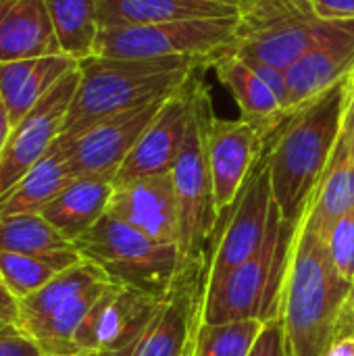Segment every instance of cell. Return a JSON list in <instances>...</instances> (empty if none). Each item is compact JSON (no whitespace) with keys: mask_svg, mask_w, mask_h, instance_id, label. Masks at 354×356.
Instances as JSON below:
<instances>
[{"mask_svg":"<svg viewBox=\"0 0 354 356\" xmlns=\"http://www.w3.org/2000/svg\"><path fill=\"white\" fill-rule=\"evenodd\" d=\"M238 8L211 0H98V27H134L184 19L236 15Z\"/></svg>","mask_w":354,"mask_h":356,"instance_id":"22","label":"cell"},{"mask_svg":"<svg viewBox=\"0 0 354 356\" xmlns=\"http://www.w3.org/2000/svg\"><path fill=\"white\" fill-rule=\"evenodd\" d=\"M273 204L275 200L271 188L269 159L263 146V152L242 190L238 192L236 200L219 217V229L211 250L207 288L225 280L236 267H240L259 250L269 227Z\"/></svg>","mask_w":354,"mask_h":356,"instance_id":"9","label":"cell"},{"mask_svg":"<svg viewBox=\"0 0 354 356\" xmlns=\"http://www.w3.org/2000/svg\"><path fill=\"white\" fill-rule=\"evenodd\" d=\"M19 319H21L19 298L0 280V327H6V325L19 327Z\"/></svg>","mask_w":354,"mask_h":356,"instance_id":"36","label":"cell"},{"mask_svg":"<svg viewBox=\"0 0 354 356\" xmlns=\"http://www.w3.org/2000/svg\"><path fill=\"white\" fill-rule=\"evenodd\" d=\"M311 6L321 21L354 19V0H311Z\"/></svg>","mask_w":354,"mask_h":356,"instance_id":"35","label":"cell"},{"mask_svg":"<svg viewBox=\"0 0 354 356\" xmlns=\"http://www.w3.org/2000/svg\"><path fill=\"white\" fill-rule=\"evenodd\" d=\"M351 211H354V106L348 98L342 131L305 219L319 236L328 238L336 221Z\"/></svg>","mask_w":354,"mask_h":356,"instance_id":"18","label":"cell"},{"mask_svg":"<svg viewBox=\"0 0 354 356\" xmlns=\"http://www.w3.org/2000/svg\"><path fill=\"white\" fill-rule=\"evenodd\" d=\"M167 98L102 119L73 138L58 136V142L65 146L73 175L115 179L119 167L129 156L136 142Z\"/></svg>","mask_w":354,"mask_h":356,"instance_id":"13","label":"cell"},{"mask_svg":"<svg viewBox=\"0 0 354 356\" xmlns=\"http://www.w3.org/2000/svg\"><path fill=\"white\" fill-rule=\"evenodd\" d=\"M328 248L332 254V261L338 269V273L353 282L354 277V211L344 215L336 225L330 229L328 238Z\"/></svg>","mask_w":354,"mask_h":356,"instance_id":"31","label":"cell"},{"mask_svg":"<svg viewBox=\"0 0 354 356\" xmlns=\"http://www.w3.org/2000/svg\"><path fill=\"white\" fill-rule=\"evenodd\" d=\"M75 179L65 146L56 140L52 148L0 196V217L42 213Z\"/></svg>","mask_w":354,"mask_h":356,"instance_id":"23","label":"cell"},{"mask_svg":"<svg viewBox=\"0 0 354 356\" xmlns=\"http://www.w3.org/2000/svg\"><path fill=\"white\" fill-rule=\"evenodd\" d=\"M215 115L213 100L207 83L200 79L196 88V102L192 121L171 169V179L177 200L179 219V254L182 261L211 259L215 236L219 229V209L215 202L213 177L209 167L207 131L209 121Z\"/></svg>","mask_w":354,"mask_h":356,"instance_id":"5","label":"cell"},{"mask_svg":"<svg viewBox=\"0 0 354 356\" xmlns=\"http://www.w3.org/2000/svg\"><path fill=\"white\" fill-rule=\"evenodd\" d=\"M319 21L311 0H244L234 54L288 71L311 48Z\"/></svg>","mask_w":354,"mask_h":356,"instance_id":"8","label":"cell"},{"mask_svg":"<svg viewBox=\"0 0 354 356\" xmlns=\"http://www.w3.org/2000/svg\"><path fill=\"white\" fill-rule=\"evenodd\" d=\"M63 54L44 0H0V63Z\"/></svg>","mask_w":354,"mask_h":356,"instance_id":"19","label":"cell"},{"mask_svg":"<svg viewBox=\"0 0 354 356\" xmlns=\"http://www.w3.org/2000/svg\"><path fill=\"white\" fill-rule=\"evenodd\" d=\"M75 67L77 60L67 54L0 63V98L10 125L15 127Z\"/></svg>","mask_w":354,"mask_h":356,"instance_id":"20","label":"cell"},{"mask_svg":"<svg viewBox=\"0 0 354 356\" xmlns=\"http://www.w3.org/2000/svg\"><path fill=\"white\" fill-rule=\"evenodd\" d=\"M113 190V179L75 177L40 215L75 244L106 215Z\"/></svg>","mask_w":354,"mask_h":356,"instance_id":"21","label":"cell"},{"mask_svg":"<svg viewBox=\"0 0 354 356\" xmlns=\"http://www.w3.org/2000/svg\"><path fill=\"white\" fill-rule=\"evenodd\" d=\"M198 81L200 73H196L163 102L150 125L136 142L129 156L119 167L113 179L115 186L140 177L171 173L192 121Z\"/></svg>","mask_w":354,"mask_h":356,"instance_id":"14","label":"cell"},{"mask_svg":"<svg viewBox=\"0 0 354 356\" xmlns=\"http://www.w3.org/2000/svg\"><path fill=\"white\" fill-rule=\"evenodd\" d=\"M75 246L111 282L154 298L165 296L182 267L177 244L154 242L108 213Z\"/></svg>","mask_w":354,"mask_h":356,"instance_id":"6","label":"cell"},{"mask_svg":"<svg viewBox=\"0 0 354 356\" xmlns=\"http://www.w3.org/2000/svg\"><path fill=\"white\" fill-rule=\"evenodd\" d=\"M351 102H353V106H354V79H353V92H351Z\"/></svg>","mask_w":354,"mask_h":356,"instance_id":"42","label":"cell"},{"mask_svg":"<svg viewBox=\"0 0 354 356\" xmlns=\"http://www.w3.org/2000/svg\"><path fill=\"white\" fill-rule=\"evenodd\" d=\"M238 13L227 17L184 19L154 25L100 29L94 54L106 58H165L190 56L213 60L234 52Z\"/></svg>","mask_w":354,"mask_h":356,"instance_id":"7","label":"cell"},{"mask_svg":"<svg viewBox=\"0 0 354 356\" xmlns=\"http://www.w3.org/2000/svg\"><path fill=\"white\" fill-rule=\"evenodd\" d=\"M209 263L211 259L182 261V267L165 296H161L146 332L127 356H186L202 323Z\"/></svg>","mask_w":354,"mask_h":356,"instance_id":"10","label":"cell"},{"mask_svg":"<svg viewBox=\"0 0 354 356\" xmlns=\"http://www.w3.org/2000/svg\"><path fill=\"white\" fill-rule=\"evenodd\" d=\"M217 79L236 98L242 119L259 125L267 136L284 121L286 111L273 90L252 71V67L234 52L221 54L211 65Z\"/></svg>","mask_w":354,"mask_h":356,"instance_id":"25","label":"cell"},{"mask_svg":"<svg viewBox=\"0 0 354 356\" xmlns=\"http://www.w3.org/2000/svg\"><path fill=\"white\" fill-rule=\"evenodd\" d=\"M330 356H354V332L340 338L330 350Z\"/></svg>","mask_w":354,"mask_h":356,"instance_id":"38","label":"cell"},{"mask_svg":"<svg viewBox=\"0 0 354 356\" xmlns=\"http://www.w3.org/2000/svg\"><path fill=\"white\" fill-rule=\"evenodd\" d=\"M267 138L269 136L248 119H219L215 115L211 117L207 144L219 213L230 209L236 200L255 163L259 161Z\"/></svg>","mask_w":354,"mask_h":356,"instance_id":"16","label":"cell"},{"mask_svg":"<svg viewBox=\"0 0 354 356\" xmlns=\"http://www.w3.org/2000/svg\"><path fill=\"white\" fill-rule=\"evenodd\" d=\"M265 323H200L194 336L192 356H248Z\"/></svg>","mask_w":354,"mask_h":356,"instance_id":"29","label":"cell"},{"mask_svg":"<svg viewBox=\"0 0 354 356\" xmlns=\"http://www.w3.org/2000/svg\"><path fill=\"white\" fill-rule=\"evenodd\" d=\"M71 356H102L100 353H92V350H86V353H77V355H71Z\"/></svg>","mask_w":354,"mask_h":356,"instance_id":"41","label":"cell"},{"mask_svg":"<svg viewBox=\"0 0 354 356\" xmlns=\"http://www.w3.org/2000/svg\"><path fill=\"white\" fill-rule=\"evenodd\" d=\"M351 282L330 254L328 242L303 217L282 300L288 356H330L336 344Z\"/></svg>","mask_w":354,"mask_h":356,"instance_id":"3","label":"cell"},{"mask_svg":"<svg viewBox=\"0 0 354 356\" xmlns=\"http://www.w3.org/2000/svg\"><path fill=\"white\" fill-rule=\"evenodd\" d=\"M354 75V19L319 21L311 48L286 71V113Z\"/></svg>","mask_w":354,"mask_h":356,"instance_id":"15","label":"cell"},{"mask_svg":"<svg viewBox=\"0 0 354 356\" xmlns=\"http://www.w3.org/2000/svg\"><path fill=\"white\" fill-rule=\"evenodd\" d=\"M192 344H194V340H192ZM192 344H190V348H188V353H186V356H192Z\"/></svg>","mask_w":354,"mask_h":356,"instance_id":"43","label":"cell"},{"mask_svg":"<svg viewBox=\"0 0 354 356\" xmlns=\"http://www.w3.org/2000/svg\"><path fill=\"white\" fill-rule=\"evenodd\" d=\"M61 52L73 60L94 54L98 38V0H44Z\"/></svg>","mask_w":354,"mask_h":356,"instance_id":"28","label":"cell"},{"mask_svg":"<svg viewBox=\"0 0 354 356\" xmlns=\"http://www.w3.org/2000/svg\"><path fill=\"white\" fill-rule=\"evenodd\" d=\"M353 77L334 83L286 113L284 121L267 138L265 150L273 200L290 221L305 217L332 159L344 125Z\"/></svg>","mask_w":354,"mask_h":356,"instance_id":"1","label":"cell"},{"mask_svg":"<svg viewBox=\"0 0 354 356\" xmlns=\"http://www.w3.org/2000/svg\"><path fill=\"white\" fill-rule=\"evenodd\" d=\"M106 282H111V277L96 263L88 261V259H83L75 267L54 275L44 288H40L31 296L19 300V305H21V319H19L21 332H25L27 327H31L38 321H42L44 317H48L58 305H63L73 294L88 290L92 286H98V284H106Z\"/></svg>","mask_w":354,"mask_h":356,"instance_id":"27","label":"cell"},{"mask_svg":"<svg viewBox=\"0 0 354 356\" xmlns=\"http://www.w3.org/2000/svg\"><path fill=\"white\" fill-rule=\"evenodd\" d=\"M58 271L50 261L17 252H0V280L19 298H27L44 288Z\"/></svg>","mask_w":354,"mask_h":356,"instance_id":"30","label":"cell"},{"mask_svg":"<svg viewBox=\"0 0 354 356\" xmlns=\"http://www.w3.org/2000/svg\"><path fill=\"white\" fill-rule=\"evenodd\" d=\"M252 71L273 90V94L280 98L284 111H286V102H288V79H286V71L277 69L273 65H265V63H257V60H246Z\"/></svg>","mask_w":354,"mask_h":356,"instance_id":"34","label":"cell"},{"mask_svg":"<svg viewBox=\"0 0 354 356\" xmlns=\"http://www.w3.org/2000/svg\"><path fill=\"white\" fill-rule=\"evenodd\" d=\"M10 129H13V125H10L6 106H4V102H2V98H0V154H2V150H4V146H6V140H8V136H10Z\"/></svg>","mask_w":354,"mask_h":356,"instance_id":"39","label":"cell"},{"mask_svg":"<svg viewBox=\"0 0 354 356\" xmlns=\"http://www.w3.org/2000/svg\"><path fill=\"white\" fill-rule=\"evenodd\" d=\"M300 221H290L273 204L269 227L259 250L225 280L207 288L204 323L280 319L282 300Z\"/></svg>","mask_w":354,"mask_h":356,"instance_id":"4","label":"cell"},{"mask_svg":"<svg viewBox=\"0 0 354 356\" xmlns=\"http://www.w3.org/2000/svg\"><path fill=\"white\" fill-rule=\"evenodd\" d=\"M106 213L154 242H179L177 200L171 173L117 184Z\"/></svg>","mask_w":354,"mask_h":356,"instance_id":"17","label":"cell"},{"mask_svg":"<svg viewBox=\"0 0 354 356\" xmlns=\"http://www.w3.org/2000/svg\"><path fill=\"white\" fill-rule=\"evenodd\" d=\"M354 332V277L351 282V290H348V298H346V305H344V313H342V321H340V330H338V338H344L348 334Z\"/></svg>","mask_w":354,"mask_h":356,"instance_id":"37","label":"cell"},{"mask_svg":"<svg viewBox=\"0 0 354 356\" xmlns=\"http://www.w3.org/2000/svg\"><path fill=\"white\" fill-rule=\"evenodd\" d=\"M211 2H221V4H230V6H236V8H240V4H242L244 0H211Z\"/></svg>","mask_w":354,"mask_h":356,"instance_id":"40","label":"cell"},{"mask_svg":"<svg viewBox=\"0 0 354 356\" xmlns=\"http://www.w3.org/2000/svg\"><path fill=\"white\" fill-rule=\"evenodd\" d=\"M0 252H17L50 261L58 271H67L83 261L81 252L40 213L0 217Z\"/></svg>","mask_w":354,"mask_h":356,"instance_id":"24","label":"cell"},{"mask_svg":"<svg viewBox=\"0 0 354 356\" xmlns=\"http://www.w3.org/2000/svg\"><path fill=\"white\" fill-rule=\"evenodd\" d=\"M204 58H106L77 60L79 83L67 111L61 138H73L113 115L163 100L196 73L209 69Z\"/></svg>","mask_w":354,"mask_h":356,"instance_id":"2","label":"cell"},{"mask_svg":"<svg viewBox=\"0 0 354 356\" xmlns=\"http://www.w3.org/2000/svg\"><path fill=\"white\" fill-rule=\"evenodd\" d=\"M77 83L79 69L75 67L10 129L0 154V196L13 188L58 140Z\"/></svg>","mask_w":354,"mask_h":356,"instance_id":"11","label":"cell"},{"mask_svg":"<svg viewBox=\"0 0 354 356\" xmlns=\"http://www.w3.org/2000/svg\"><path fill=\"white\" fill-rule=\"evenodd\" d=\"M0 356H42L40 348L17 325L0 327Z\"/></svg>","mask_w":354,"mask_h":356,"instance_id":"33","label":"cell"},{"mask_svg":"<svg viewBox=\"0 0 354 356\" xmlns=\"http://www.w3.org/2000/svg\"><path fill=\"white\" fill-rule=\"evenodd\" d=\"M248 356H288L286 344H284V327L282 321H269L263 325L252 350Z\"/></svg>","mask_w":354,"mask_h":356,"instance_id":"32","label":"cell"},{"mask_svg":"<svg viewBox=\"0 0 354 356\" xmlns=\"http://www.w3.org/2000/svg\"><path fill=\"white\" fill-rule=\"evenodd\" d=\"M159 300L121 284H108L75 336L77 353L127 356L146 332Z\"/></svg>","mask_w":354,"mask_h":356,"instance_id":"12","label":"cell"},{"mask_svg":"<svg viewBox=\"0 0 354 356\" xmlns=\"http://www.w3.org/2000/svg\"><path fill=\"white\" fill-rule=\"evenodd\" d=\"M108 284H98L88 290H81L67 298L63 305H58L48 317L38 321L35 325L27 327L23 334L40 348L42 356H71L77 355L75 348V336L88 317L94 302L100 298V294L106 290Z\"/></svg>","mask_w":354,"mask_h":356,"instance_id":"26","label":"cell"}]
</instances>
